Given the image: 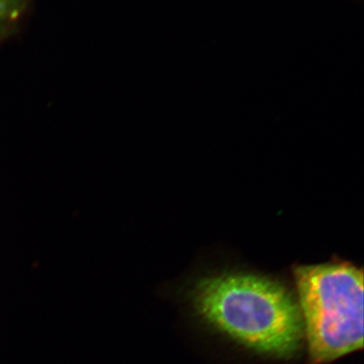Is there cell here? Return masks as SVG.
<instances>
[{"label": "cell", "instance_id": "cell-1", "mask_svg": "<svg viewBox=\"0 0 364 364\" xmlns=\"http://www.w3.org/2000/svg\"><path fill=\"white\" fill-rule=\"evenodd\" d=\"M189 299L207 324L256 353L289 359L303 347L296 296L272 277L235 270L213 273L196 280Z\"/></svg>", "mask_w": 364, "mask_h": 364}, {"label": "cell", "instance_id": "cell-2", "mask_svg": "<svg viewBox=\"0 0 364 364\" xmlns=\"http://www.w3.org/2000/svg\"><path fill=\"white\" fill-rule=\"evenodd\" d=\"M296 301L311 364L363 347V272L347 261L294 268Z\"/></svg>", "mask_w": 364, "mask_h": 364}, {"label": "cell", "instance_id": "cell-3", "mask_svg": "<svg viewBox=\"0 0 364 364\" xmlns=\"http://www.w3.org/2000/svg\"><path fill=\"white\" fill-rule=\"evenodd\" d=\"M26 6L28 0H0V40L16 31Z\"/></svg>", "mask_w": 364, "mask_h": 364}]
</instances>
